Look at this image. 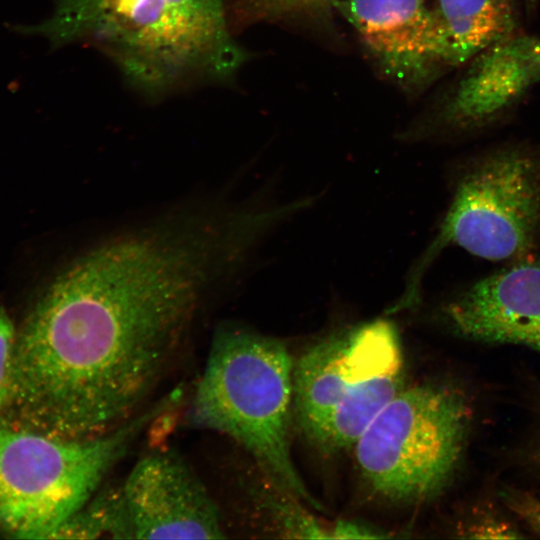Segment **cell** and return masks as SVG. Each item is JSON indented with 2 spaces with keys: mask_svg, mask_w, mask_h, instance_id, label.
<instances>
[{
  "mask_svg": "<svg viewBox=\"0 0 540 540\" xmlns=\"http://www.w3.org/2000/svg\"><path fill=\"white\" fill-rule=\"evenodd\" d=\"M231 268L215 229L179 210L92 244L16 328L0 421L71 440L123 425Z\"/></svg>",
  "mask_w": 540,
  "mask_h": 540,
  "instance_id": "obj_1",
  "label": "cell"
},
{
  "mask_svg": "<svg viewBox=\"0 0 540 540\" xmlns=\"http://www.w3.org/2000/svg\"><path fill=\"white\" fill-rule=\"evenodd\" d=\"M29 30L55 46L97 49L154 98L227 81L247 59L224 0H55L51 16Z\"/></svg>",
  "mask_w": 540,
  "mask_h": 540,
  "instance_id": "obj_2",
  "label": "cell"
},
{
  "mask_svg": "<svg viewBox=\"0 0 540 540\" xmlns=\"http://www.w3.org/2000/svg\"><path fill=\"white\" fill-rule=\"evenodd\" d=\"M294 363L282 341L240 325H220L195 389L189 421L233 439L263 475L322 510L291 454Z\"/></svg>",
  "mask_w": 540,
  "mask_h": 540,
  "instance_id": "obj_3",
  "label": "cell"
},
{
  "mask_svg": "<svg viewBox=\"0 0 540 540\" xmlns=\"http://www.w3.org/2000/svg\"><path fill=\"white\" fill-rule=\"evenodd\" d=\"M539 245L540 147L507 143L482 151L455 173L439 229L388 310L396 313L419 305L423 278L448 246L509 264L532 257Z\"/></svg>",
  "mask_w": 540,
  "mask_h": 540,
  "instance_id": "obj_4",
  "label": "cell"
},
{
  "mask_svg": "<svg viewBox=\"0 0 540 540\" xmlns=\"http://www.w3.org/2000/svg\"><path fill=\"white\" fill-rule=\"evenodd\" d=\"M175 401L172 394L88 440L0 422V529L13 538L48 539L100 488L148 424Z\"/></svg>",
  "mask_w": 540,
  "mask_h": 540,
  "instance_id": "obj_5",
  "label": "cell"
},
{
  "mask_svg": "<svg viewBox=\"0 0 540 540\" xmlns=\"http://www.w3.org/2000/svg\"><path fill=\"white\" fill-rule=\"evenodd\" d=\"M404 387L398 332L373 320L324 337L295 361L294 418L324 452L351 448Z\"/></svg>",
  "mask_w": 540,
  "mask_h": 540,
  "instance_id": "obj_6",
  "label": "cell"
},
{
  "mask_svg": "<svg viewBox=\"0 0 540 540\" xmlns=\"http://www.w3.org/2000/svg\"><path fill=\"white\" fill-rule=\"evenodd\" d=\"M470 422L460 390L435 382L404 387L353 446L360 476L383 499L427 502L450 482Z\"/></svg>",
  "mask_w": 540,
  "mask_h": 540,
  "instance_id": "obj_7",
  "label": "cell"
},
{
  "mask_svg": "<svg viewBox=\"0 0 540 540\" xmlns=\"http://www.w3.org/2000/svg\"><path fill=\"white\" fill-rule=\"evenodd\" d=\"M540 84V38L516 32L486 48L404 134L425 140L473 135L500 123Z\"/></svg>",
  "mask_w": 540,
  "mask_h": 540,
  "instance_id": "obj_8",
  "label": "cell"
},
{
  "mask_svg": "<svg viewBox=\"0 0 540 540\" xmlns=\"http://www.w3.org/2000/svg\"><path fill=\"white\" fill-rule=\"evenodd\" d=\"M381 73L415 94L450 69L444 41L427 0H336Z\"/></svg>",
  "mask_w": 540,
  "mask_h": 540,
  "instance_id": "obj_9",
  "label": "cell"
},
{
  "mask_svg": "<svg viewBox=\"0 0 540 540\" xmlns=\"http://www.w3.org/2000/svg\"><path fill=\"white\" fill-rule=\"evenodd\" d=\"M122 489L135 538H225L220 508L188 463L156 450L131 469Z\"/></svg>",
  "mask_w": 540,
  "mask_h": 540,
  "instance_id": "obj_10",
  "label": "cell"
},
{
  "mask_svg": "<svg viewBox=\"0 0 540 540\" xmlns=\"http://www.w3.org/2000/svg\"><path fill=\"white\" fill-rule=\"evenodd\" d=\"M439 315L465 339L540 353V260L509 263L477 280L443 302Z\"/></svg>",
  "mask_w": 540,
  "mask_h": 540,
  "instance_id": "obj_11",
  "label": "cell"
},
{
  "mask_svg": "<svg viewBox=\"0 0 540 540\" xmlns=\"http://www.w3.org/2000/svg\"><path fill=\"white\" fill-rule=\"evenodd\" d=\"M450 68L518 32L516 0H436L432 6Z\"/></svg>",
  "mask_w": 540,
  "mask_h": 540,
  "instance_id": "obj_12",
  "label": "cell"
},
{
  "mask_svg": "<svg viewBox=\"0 0 540 540\" xmlns=\"http://www.w3.org/2000/svg\"><path fill=\"white\" fill-rule=\"evenodd\" d=\"M135 538L122 485L99 488L48 539Z\"/></svg>",
  "mask_w": 540,
  "mask_h": 540,
  "instance_id": "obj_13",
  "label": "cell"
},
{
  "mask_svg": "<svg viewBox=\"0 0 540 540\" xmlns=\"http://www.w3.org/2000/svg\"><path fill=\"white\" fill-rule=\"evenodd\" d=\"M232 28L257 22L326 21L336 0H224Z\"/></svg>",
  "mask_w": 540,
  "mask_h": 540,
  "instance_id": "obj_14",
  "label": "cell"
},
{
  "mask_svg": "<svg viewBox=\"0 0 540 540\" xmlns=\"http://www.w3.org/2000/svg\"><path fill=\"white\" fill-rule=\"evenodd\" d=\"M15 334V325L6 309L0 306V412L8 394Z\"/></svg>",
  "mask_w": 540,
  "mask_h": 540,
  "instance_id": "obj_15",
  "label": "cell"
},
{
  "mask_svg": "<svg viewBox=\"0 0 540 540\" xmlns=\"http://www.w3.org/2000/svg\"><path fill=\"white\" fill-rule=\"evenodd\" d=\"M503 499L517 515L540 533V499L527 492L508 490Z\"/></svg>",
  "mask_w": 540,
  "mask_h": 540,
  "instance_id": "obj_16",
  "label": "cell"
},
{
  "mask_svg": "<svg viewBox=\"0 0 540 540\" xmlns=\"http://www.w3.org/2000/svg\"><path fill=\"white\" fill-rule=\"evenodd\" d=\"M529 1L532 3V2H535L536 0H529Z\"/></svg>",
  "mask_w": 540,
  "mask_h": 540,
  "instance_id": "obj_17",
  "label": "cell"
}]
</instances>
